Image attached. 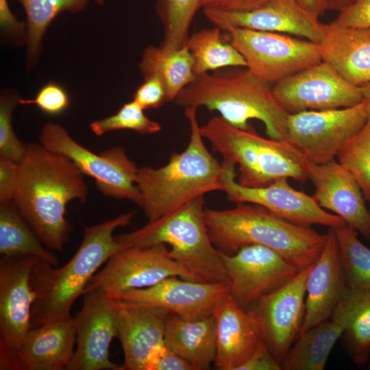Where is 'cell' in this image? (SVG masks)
<instances>
[{
	"instance_id": "obj_1",
	"label": "cell",
	"mask_w": 370,
	"mask_h": 370,
	"mask_svg": "<svg viewBox=\"0 0 370 370\" xmlns=\"http://www.w3.org/2000/svg\"><path fill=\"white\" fill-rule=\"evenodd\" d=\"M83 173L67 157L40 143L26 144L18 162L12 201L42 243L53 251H62L69 241L71 225L66 205L77 199L85 203L88 186Z\"/></svg>"
},
{
	"instance_id": "obj_2",
	"label": "cell",
	"mask_w": 370,
	"mask_h": 370,
	"mask_svg": "<svg viewBox=\"0 0 370 370\" xmlns=\"http://www.w3.org/2000/svg\"><path fill=\"white\" fill-rule=\"evenodd\" d=\"M134 212L123 213L105 222L84 227L82 243L64 266L55 268L38 259L34 264L30 285L34 294L31 328L48 322L71 318V309L96 271L116 251L122 249L113 235L115 230L129 225Z\"/></svg>"
},
{
	"instance_id": "obj_3",
	"label": "cell",
	"mask_w": 370,
	"mask_h": 370,
	"mask_svg": "<svg viewBox=\"0 0 370 370\" xmlns=\"http://www.w3.org/2000/svg\"><path fill=\"white\" fill-rule=\"evenodd\" d=\"M235 204L226 210L204 209L210 240L219 251L232 255L247 245H262L300 270L318 259L326 234L288 221L258 204Z\"/></svg>"
},
{
	"instance_id": "obj_4",
	"label": "cell",
	"mask_w": 370,
	"mask_h": 370,
	"mask_svg": "<svg viewBox=\"0 0 370 370\" xmlns=\"http://www.w3.org/2000/svg\"><path fill=\"white\" fill-rule=\"evenodd\" d=\"M270 84L246 67H225L195 76L175 101L181 107L217 111L232 126L246 129L258 119L269 138L286 140L289 112L274 98Z\"/></svg>"
},
{
	"instance_id": "obj_5",
	"label": "cell",
	"mask_w": 370,
	"mask_h": 370,
	"mask_svg": "<svg viewBox=\"0 0 370 370\" xmlns=\"http://www.w3.org/2000/svg\"><path fill=\"white\" fill-rule=\"evenodd\" d=\"M197 109L185 108L190 130L185 150L173 153L163 166L138 169L136 184L142 197L140 208L149 221H156L206 193L223 190L222 164L204 144Z\"/></svg>"
},
{
	"instance_id": "obj_6",
	"label": "cell",
	"mask_w": 370,
	"mask_h": 370,
	"mask_svg": "<svg viewBox=\"0 0 370 370\" xmlns=\"http://www.w3.org/2000/svg\"><path fill=\"white\" fill-rule=\"evenodd\" d=\"M200 132L223 160L238 166L237 182L242 186L263 187L282 177L308 180V161L295 146L260 136L250 123L240 129L215 116L200 127Z\"/></svg>"
},
{
	"instance_id": "obj_7",
	"label": "cell",
	"mask_w": 370,
	"mask_h": 370,
	"mask_svg": "<svg viewBox=\"0 0 370 370\" xmlns=\"http://www.w3.org/2000/svg\"><path fill=\"white\" fill-rule=\"evenodd\" d=\"M204 196L134 231L115 235L122 248L164 243L173 259L197 282H227L219 251L212 244L205 222Z\"/></svg>"
},
{
	"instance_id": "obj_8",
	"label": "cell",
	"mask_w": 370,
	"mask_h": 370,
	"mask_svg": "<svg viewBox=\"0 0 370 370\" xmlns=\"http://www.w3.org/2000/svg\"><path fill=\"white\" fill-rule=\"evenodd\" d=\"M39 140L47 149L69 158L84 175L93 177L97 188L105 196L130 200L140 206L142 197L136 184L138 168L123 146L112 147L96 154L53 123L44 125Z\"/></svg>"
},
{
	"instance_id": "obj_9",
	"label": "cell",
	"mask_w": 370,
	"mask_h": 370,
	"mask_svg": "<svg viewBox=\"0 0 370 370\" xmlns=\"http://www.w3.org/2000/svg\"><path fill=\"white\" fill-rule=\"evenodd\" d=\"M224 31L254 75L269 84L322 61L319 44L286 34L236 27Z\"/></svg>"
},
{
	"instance_id": "obj_10",
	"label": "cell",
	"mask_w": 370,
	"mask_h": 370,
	"mask_svg": "<svg viewBox=\"0 0 370 370\" xmlns=\"http://www.w3.org/2000/svg\"><path fill=\"white\" fill-rule=\"evenodd\" d=\"M367 121L364 100L349 108L290 113L286 140L308 162L323 164L335 160Z\"/></svg>"
},
{
	"instance_id": "obj_11",
	"label": "cell",
	"mask_w": 370,
	"mask_h": 370,
	"mask_svg": "<svg viewBox=\"0 0 370 370\" xmlns=\"http://www.w3.org/2000/svg\"><path fill=\"white\" fill-rule=\"evenodd\" d=\"M175 276L196 281L172 258L166 244L124 247L108 258L103 268L90 279L84 293L98 291L112 297L149 287Z\"/></svg>"
},
{
	"instance_id": "obj_12",
	"label": "cell",
	"mask_w": 370,
	"mask_h": 370,
	"mask_svg": "<svg viewBox=\"0 0 370 370\" xmlns=\"http://www.w3.org/2000/svg\"><path fill=\"white\" fill-rule=\"evenodd\" d=\"M312 264L248 310L261 339L281 365L297 337L306 311L307 279Z\"/></svg>"
},
{
	"instance_id": "obj_13",
	"label": "cell",
	"mask_w": 370,
	"mask_h": 370,
	"mask_svg": "<svg viewBox=\"0 0 370 370\" xmlns=\"http://www.w3.org/2000/svg\"><path fill=\"white\" fill-rule=\"evenodd\" d=\"M219 252L227 271L228 294L245 310L301 271L277 251L262 245H247L232 255Z\"/></svg>"
},
{
	"instance_id": "obj_14",
	"label": "cell",
	"mask_w": 370,
	"mask_h": 370,
	"mask_svg": "<svg viewBox=\"0 0 370 370\" xmlns=\"http://www.w3.org/2000/svg\"><path fill=\"white\" fill-rule=\"evenodd\" d=\"M221 164L222 191L231 202L258 204L282 219L303 226L321 225L334 227L345 223L340 217L321 208L313 196L293 188L288 178H280L263 187H247L235 180L236 164L226 160Z\"/></svg>"
},
{
	"instance_id": "obj_15",
	"label": "cell",
	"mask_w": 370,
	"mask_h": 370,
	"mask_svg": "<svg viewBox=\"0 0 370 370\" xmlns=\"http://www.w3.org/2000/svg\"><path fill=\"white\" fill-rule=\"evenodd\" d=\"M274 98L289 113L349 108L364 100L360 86L321 61L275 84Z\"/></svg>"
},
{
	"instance_id": "obj_16",
	"label": "cell",
	"mask_w": 370,
	"mask_h": 370,
	"mask_svg": "<svg viewBox=\"0 0 370 370\" xmlns=\"http://www.w3.org/2000/svg\"><path fill=\"white\" fill-rule=\"evenodd\" d=\"M81 310L74 318L76 349L67 370H122L110 360L109 347L117 335L112 298L98 291L84 293Z\"/></svg>"
},
{
	"instance_id": "obj_17",
	"label": "cell",
	"mask_w": 370,
	"mask_h": 370,
	"mask_svg": "<svg viewBox=\"0 0 370 370\" xmlns=\"http://www.w3.org/2000/svg\"><path fill=\"white\" fill-rule=\"evenodd\" d=\"M75 343L73 317L30 328L16 346L0 344V369H66L73 356Z\"/></svg>"
},
{
	"instance_id": "obj_18",
	"label": "cell",
	"mask_w": 370,
	"mask_h": 370,
	"mask_svg": "<svg viewBox=\"0 0 370 370\" xmlns=\"http://www.w3.org/2000/svg\"><path fill=\"white\" fill-rule=\"evenodd\" d=\"M207 18L221 30L230 27L277 32L299 37L319 44L328 24L321 23L295 0H272L249 11L230 12L204 8Z\"/></svg>"
},
{
	"instance_id": "obj_19",
	"label": "cell",
	"mask_w": 370,
	"mask_h": 370,
	"mask_svg": "<svg viewBox=\"0 0 370 370\" xmlns=\"http://www.w3.org/2000/svg\"><path fill=\"white\" fill-rule=\"evenodd\" d=\"M227 293V282H201L175 276L149 287L127 291L110 297L153 306L169 314L195 319L212 314L218 302Z\"/></svg>"
},
{
	"instance_id": "obj_20",
	"label": "cell",
	"mask_w": 370,
	"mask_h": 370,
	"mask_svg": "<svg viewBox=\"0 0 370 370\" xmlns=\"http://www.w3.org/2000/svg\"><path fill=\"white\" fill-rule=\"evenodd\" d=\"M308 180L319 205L340 217L370 241V215L362 191L354 177L338 162H308Z\"/></svg>"
},
{
	"instance_id": "obj_21",
	"label": "cell",
	"mask_w": 370,
	"mask_h": 370,
	"mask_svg": "<svg viewBox=\"0 0 370 370\" xmlns=\"http://www.w3.org/2000/svg\"><path fill=\"white\" fill-rule=\"evenodd\" d=\"M32 256L0 259V344L16 346L30 330L34 294L30 285Z\"/></svg>"
},
{
	"instance_id": "obj_22",
	"label": "cell",
	"mask_w": 370,
	"mask_h": 370,
	"mask_svg": "<svg viewBox=\"0 0 370 370\" xmlns=\"http://www.w3.org/2000/svg\"><path fill=\"white\" fill-rule=\"evenodd\" d=\"M112 300L116 309V337L124 355L122 370H145L152 354L164 343L169 313L153 306Z\"/></svg>"
},
{
	"instance_id": "obj_23",
	"label": "cell",
	"mask_w": 370,
	"mask_h": 370,
	"mask_svg": "<svg viewBox=\"0 0 370 370\" xmlns=\"http://www.w3.org/2000/svg\"><path fill=\"white\" fill-rule=\"evenodd\" d=\"M326 235L307 279L305 316L298 336L331 318L349 288L334 228L329 227Z\"/></svg>"
},
{
	"instance_id": "obj_24",
	"label": "cell",
	"mask_w": 370,
	"mask_h": 370,
	"mask_svg": "<svg viewBox=\"0 0 370 370\" xmlns=\"http://www.w3.org/2000/svg\"><path fill=\"white\" fill-rule=\"evenodd\" d=\"M215 324L214 366L219 370H238L262 340L247 310L227 293L213 311Z\"/></svg>"
},
{
	"instance_id": "obj_25",
	"label": "cell",
	"mask_w": 370,
	"mask_h": 370,
	"mask_svg": "<svg viewBox=\"0 0 370 370\" xmlns=\"http://www.w3.org/2000/svg\"><path fill=\"white\" fill-rule=\"evenodd\" d=\"M319 46L322 61L348 82L357 86L370 83V28L328 24Z\"/></svg>"
},
{
	"instance_id": "obj_26",
	"label": "cell",
	"mask_w": 370,
	"mask_h": 370,
	"mask_svg": "<svg viewBox=\"0 0 370 370\" xmlns=\"http://www.w3.org/2000/svg\"><path fill=\"white\" fill-rule=\"evenodd\" d=\"M164 341L172 351L185 359L193 370H208L216 355L213 313L188 319L169 314Z\"/></svg>"
},
{
	"instance_id": "obj_27",
	"label": "cell",
	"mask_w": 370,
	"mask_h": 370,
	"mask_svg": "<svg viewBox=\"0 0 370 370\" xmlns=\"http://www.w3.org/2000/svg\"><path fill=\"white\" fill-rule=\"evenodd\" d=\"M331 317L343 326L342 346L352 360L367 363L370 356V288H348Z\"/></svg>"
},
{
	"instance_id": "obj_28",
	"label": "cell",
	"mask_w": 370,
	"mask_h": 370,
	"mask_svg": "<svg viewBox=\"0 0 370 370\" xmlns=\"http://www.w3.org/2000/svg\"><path fill=\"white\" fill-rule=\"evenodd\" d=\"M343 326L331 317L297 336L282 365L284 370H323L329 355L341 337Z\"/></svg>"
},
{
	"instance_id": "obj_29",
	"label": "cell",
	"mask_w": 370,
	"mask_h": 370,
	"mask_svg": "<svg viewBox=\"0 0 370 370\" xmlns=\"http://www.w3.org/2000/svg\"><path fill=\"white\" fill-rule=\"evenodd\" d=\"M0 254L3 256H32L53 267L58 259L23 219L12 201L0 202Z\"/></svg>"
},
{
	"instance_id": "obj_30",
	"label": "cell",
	"mask_w": 370,
	"mask_h": 370,
	"mask_svg": "<svg viewBox=\"0 0 370 370\" xmlns=\"http://www.w3.org/2000/svg\"><path fill=\"white\" fill-rule=\"evenodd\" d=\"M194 60L187 46L174 51L149 47L143 55L140 70L147 76L157 74L164 82L167 102L175 100L180 92L191 83L195 75Z\"/></svg>"
},
{
	"instance_id": "obj_31",
	"label": "cell",
	"mask_w": 370,
	"mask_h": 370,
	"mask_svg": "<svg viewBox=\"0 0 370 370\" xmlns=\"http://www.w3.org/2000/svg\"><path fill=\"white\" fill-rule=\"evenodd\" d=\"M221 29L200 30L191 36L186 46L194 60L195 76L225 67H246L243 56L230 42L223 41Z\"/></svg>"
},
{
	"instance_id": "obj_32",
	"label": "cell",
	"mask_w": 370,
	"mask_h": 370,
	"mask_svg": "<svg viewBox=\"0 0 370 370\" xmlns=\"http://www.w3.org/2000/svg\"><path fill=\"white\" fill-rule=\"evenodd\" d=\"M333 228L348 287L370 288V249L359 241L357 231L347 224Z\"/></svg>"
},
{
	"instance_id": "obj_33",
	"label": "cell",
	"mask_w": 370,
	"mask_h": 370,
	"mask_svg": "<svg viewBox=\"0 0 370 370\" xmlns=\"http://www.w3.org/2000/svg\"><path fill=\"white\" fill-rule=\"evenodd\" d=\"M204 1L160 0L158 10L164 26L162 48L174 51L186 45L191 21Z\"/></svg>"
},
{
	"instance_id": "obj_34",
	"label": "cell",
	"mask_w": 370,
	"mask_h": 370,
	"mask_svg": "<svg viewBox=\"0 0 370 370\" xmlns=\"http://www.w3.org/2000/svg\"><path fill=\"white\" fill-rule=\"evenodd\" d=\"M27 17L28 53L34 56L38 52L45 29L60 12H76L88 0H20Z\"/></svg>"
},
{
	"instance_id": "obj_35",
	"label": "cell",
	"mask_w": 370,
	"mask_h": 370,
	"mask_svg": "<svg viewBox=\"0 0 370 370\" xmlns=\"http://www.w3.org/2000/svg\"><path fill=\"white\" fill-rule=\"evenodd\" d=\"M338 162L354 177L370 203V121L338 153Z\"/></svg>"
},
{
	"instance_id": "obj_36",
	"label": "cell",
	"mask_w": 370,
	"mask_h": 370,
	"mask_svg": "<svg viewBox=\"0 0 370 370\" xmlns=\"http://www.w3.org/2000/svg\"><path fill=\"white\" fill-rule=\"evenodd\" d=\"M143 110L133 100L124 104L114 114L93 121L90 124V128L97 136L119 130H133L141 134H154L160 131V125L149 119Z\"/></svg>"
},
{
	"instance_id": "obj_37",
	"label": "cell",
	"mask_w": 370,
	"mask_h": 370,
	"mask_svg": "<svg viewBox=\"0 0 370 370\" xmlns=\"http://www.w3.org/2000/svg\"><path fill=\"white\" fill-rule=\"evenodd\" d=\"M19 99L1 97L0 102V156L18 162L26 150L16 136L12 125V113Z\"/></svg>"
},
{
	"instance_id": "obj_38",
	"label": "cell",
	"mask_w": 370,
	"mask_h": 370,
	"mask_svg": "<svg viewBox=\"0 0 370 370\" xmlns=\"http://www.w3.org/2000/svg\"><path fill=\"white\" fill-rule=\"evenodd\" d=\"M21 104H35L42 111L49 114L62 112L69 105V99L66 91L59 85L49 83L43 86L35 99H19Z\"/></svg>"
},
{
	"instance_id": "obj_39",
	"label": "cell",
	"mask_w": 370,
	"mask_h": 370,
	"mask_svg": "<svg viewBox=\"0 0 370 370\" xmlns=\"http://www.w3.org/2000/svg\"><path fill=\"white\" fill-rule=\"evenodd\" d=\"M134 100L143 110L158 108L167 102L166 88L161 77L157 74L145 76L134 94Z\"/></svg>"
},
{
	"instance_id": "obj_40",
	"label": "cell",
	"mask_w": 370,
	"mask_h": 370,
	"mask_svg": "<svg viewBox=\"0 0 370 370\" xmlns=\"http://www.w3.org/2000/svg\"><path fill=\"white\" fill-rule=\"evenodd\" d=\"M331 23L343 27L370 28V0H356Z\"/></svg>"
},
{
	"instance_id": "obj_41",
	"label": "cell",
	"mask_w": 370,
	"mask_h": 370,
	"mask_svg": "<svg viewBox=\"0 0 370 370\" xmlns=\"http://www.w3.org/2000/svg\"><path fill=\"white\" fill-rule=\"evenodd\" d=\"M145 370H193V368L164 343L152 354Z\"/></svg>"
},
{
	"instance_id": "obj_42",
	"label": "cell",
	"mask_w": 370,
	"mask_h": 370,
	"mask_svg": "<svg viewBox=\"0 0 370 370\" xmlns=\"http://www.w3.org/2000/svg\"><path fill=\"white\" fill-rule=\"evenodd\" d=\"M17 173L18 162L0 156V202L12 201Z\"/></svg>"
},
{
	"instance_id": "obj_43",
	"label": "cell",
	"mask_w": 370,
	"mask_h": 370,
	"mask_svg": "<svg viewBox=\"0 0 370 370\" xmlns=\"http://www.w3.org/2000/svg\"><path fill=\"white\" fill-rule=\"evenodd\" d=\"M277 362L266 343L261 340L251 356L238 370H280Z\"/></svg>"
},
{
	"instance_id": "obj_44",
	"label": "cell",
	"mask_w": 370,
	"mask_h": 370,
	"mask_svg": "<svg viewBox=\"0 0 370 370\" xmlns=\"http://www.w3.org/2000/svg\"><path fill=\"white\" fill-rule=\"evenodd\" d=\"M272 0H204V8L230 12L249 11L260 8Z\"/></svg>"
},
{
	"instance_id": "obj_45",
	"label": "cell",
	"mask_w": 370,
	"mask_h": 370,
	"mask_svg": "<svg viewBox=\"0 0 370 370\" xmlns=\"http://www.w3.org/2000/svg\"><path fill=\"white\" fill-rule=\"evenodd\" d=\"M0 24L2 28L12 34L20 33L24 28V24L18 21L12 13L7 0H0Z\"/></svg>"
},
{
	"instance_id": "obj_46",
	"label": "cell",
	"mask_w": 370,
	"mask_h": 370,
	"mask_svg": "<svg viewBox=\"0 0 370 370\" xmlns=\"http://www.w3.org/2000/svg\"><path fill=\"white\" fill-rule=\"evenodd\" d=\"M308 13L318 18L324 11L323 0H295Z\"/></svg>"
},
{
	"instance_id": "obj_47",
	"label": "cell",
	"mask_w": 370,
	"mask_h": 370,
	"mask_svg": "<svg viewBox=\"0 0 370 370\" xmlns=\"http://www.w3.org/2000/svg\"><path fill=\"white\" fill-rule=\"evenodd\" d=\"M356 0H323L325 10L342 11L351 5Z\"/></svg>"
},
{
	"instance_id": "obj_48",
	"label": "cell",
	"mask_w": 370,
	"mask_h": 370,
	"mask_svg": "<svg viewBox=\"0 0 370 370\" xmlns=\"http://www.w3.org/2000/svg\"><path fill=\"white\" fill-rule=\"evenodd\" d=\"M361 87L365 103V109L367 116V121H370V83L365 84Z\"/></svg>"
},
{
	"instance_id": "obj_49",
	"label": "cell",
	"mask_w": 370,
	"mask_h": 370,
	"mask_svg": "<svg viewBox=\"0 0 370 370\" xmlns=\"http://www.w3.org/2000/svg\"><path fill=\"white\" fill-rule=\"evenodd\" d=\"M95 1H96L98 3H102V0H95Z\"/></svg>"
},
{
	"instance_id": "obj_50",
	"label": "cell",
	"mask_w": 370,
	"mask_h": 370,
	"mask_svg": "<svg viewBox=\"0 0 370 370\" xmlns=\"http://www.w3.org/2000/svg\"><path fill=\"white\" fill-rule=\"evenodd\" d=\"M369 215H370V209L369 210Z\"/></svg>"
},
{
	"instance_id": "obj_51",
	"label": "cell",
	"mask_w": 370,
	"mask_h": 370,
	"mask_svg": "<svg viewBox=\"0 0 370 370\" xmlns=\"http://www.w3.org/2000/svg\"><path fill=\"white\" fill-rule=\"evenodd\" d=\"M369 369H370V364H369Z\"/></svg>"
}]
</instances>
